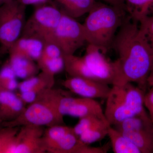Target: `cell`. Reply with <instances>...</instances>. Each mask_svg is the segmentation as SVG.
<instances>
[{
    "label": "cell",
    "mask_w": 153,
    "mask_h": 153,
    "mask_svg": "<svg viewBox=\"0 0 153 153\" xmlns=\"http://www.w3.org/2000/svg\"><path fill=\"white\" fill-rule=\"evenodd\" d=\"M138 24L127 16L115 37L111 48L118 57L115 60L117 76L113 85L134 82L146 91L153 66V48L143 35Z\"/></svg>",
    "instance_id": "6da1fadb"
},
{
    "label": "cell",
    "mask_w": 153,
    "mask_h": 153,
    "mask_svg": "<svg viewBox=\"0 0 153 153\" xmlns=\"http://www.w3.org/2000/svg\"><path fill=\"white\" fill-rule=\"evenodd\" d=\"M126 16L124 9L97 1L82 24L86 42L106 54Z\"/></svg>",
    "instance_id": "7a4b0ae2"
},
{
    "label": "cell",
    "mask_w": 153,
    "mask_h": 153,
    "mask_svg": "<svg viewBox=\"0 0 153 153\" xmlns=\"http://www.w3.org/2000/svg\"><path fill=\"white\" fill-rule=\"evenodd\" d=\"M65 95L60 89L44 90L26 107L16 119L2 123L3 126L20 127L26 125L51 126L63 124V116L59 111L60 100Z\"/></svg>",
    "instance_id": "3957f363"
},
{
    "label": "cell",
    "mask_w": 153,
    "mask_h": 153,
    "mask_svg": "<svg viewBox=\"0 0 153 153\" xmlns=\"http://www.w3.org/2000/svg\"><path fill=\"white\" fill-rule=\"evenodd\" d=\"M106 98L105 116L110 125L114 126L139 114L145 109L146 91L131 82L113 85Z\"/></svg>",
    "instance_id": "277c9868"
},
{
    "label": "cell",
    "mask_w": 153,
    "mask_h": 153,
    "mask_svg": "<svg viewBox=\"0 0 153 153\" xmlns=\"http://www.w3.org/2000/svg\"><path fill=\"white\" fill-rule=\"evenodd\" d=\"M62 15L50 4L38 6L26 21L21 37L36 39L44 44L53 43L55 30Z\"/></svg>",
    "instance_id": "5b68a950"
},
{
    "label": "cell",
    "mask_w": 153,
    "mask_h": 153,
    "mask_svg": "<svg viewBox=\"0 0 153 153\" xmlns=\"http://www.w3.org/2000/svg\"><path fill=\"white\" fill-rule=\"evenodd\" d=\"M26 6L11 0L0 6V44L2 52H8L21 37L26 20Z\"/></svg>",
    "instance_id": "8992f818"
},
{
    "label": "cell",
    "mask_w": 153,
    "mask_h": 153,
    "mask_svg": "<svg viewBox=\"0 0 153 153\" xmlns=\"http://www.w3.org/2000/svg\"><path fill=\"white\" fill-rule=\"evenodd\" d=\"M85 42L82 24L63 14L55 30L53 43L59 47L63 55H74Z\"/></svg>",
    "instance_id": "52a82bcc"
},
{
    "label": "cell",
    "mask_w": 153,
    "mask_h": 153,
    "mask_svg": "<svg viewBox=\"0 0 153 153\" xmlns=\"http://www.w3.org/2000/svg\"><path fill=\"white\" fill-rule=\"evenodd\" d=\"M104 53L95 46L88 44L83 56L91 72L97 80L113 85L117 74L115 60L109 61Z\"/></svg>",
    "instance_id": "ba28073f"
},
{
    "label": "cell",
    "mask_w": 153,
    "mask_h": 153,
    "mask_svg": "<svg viewBox=\"0 0 153 153\" xmlns=\"http://www.w3.org/2000/svg\"><path fill=\"white\" fill-rule=\"evenodd\" d=\"M59 111L63 117L69 115L80 118L94 116L107 120L100 103L94 99L76 98L65 95L60 100Z\"/></svg>",
    "instance_id": "9c48e42d"
},
{
    "label": "cell",
    "mask_w": 153,
    "mask_h": 153,
    "mask_svg": "<svg viewBox=\"0 0 153 153\" xmlns=\"http://www.w3.org/2000/svg\"><path fill=\"white\" fill-rule=\"evenodd\" d=\"M43 127L35 125L20 126L11 153L47 152L43 140Z\"/></svg>",
    "instance_id": "30bf717a"
},
{
    "label": "cell",
    "mask_w": 153,
    "mask_h": 153,
    "mask_svg": "<svg viewBox=\"0 0 153 153\" xmlns=\"http://www.w3.org/2000/svg\"><path fill=\"white\" fill-rule=\"evenodd\" d=\"M62 85L72 93L80 97L91 99H106L111 87L103 82L81 77H70Z\"/></svg>",
    "instance_id": "8fae6325"
},
{
    "label": "cell",
    "mask_w": 153,
    "mask_h": 153,
    "mask_svg": "<svg viewBox=\"0 0 153 153\" xmlns=\"http://www.w3.org/2000/svg\"><path fill=\"white\" fill-rule=\"evenodd\" d=\"M55 82V76L41 71L39 74L19 83V95L26 104H30L41 92L53 88Z\"/></svg>",
    "instance_id": "7c38bea8"
},
{
    "label": "cell",
    "mask_w": 153,
    "mask_h": 153,
    "mask_svg": "<svg viewBox=\"0 0 153 153\" xmlns=\"http://www.w3.org/2000/svg\"><path fill=\"white\" fill-rule=\"evenodd\" d=\"M36 62L41 71L52 76H55L64 69L63 53L54 43L44 44Z\"/></svg>",
    "instance_id": "4fadbf2b"
},
{
    "label": "cell",
    "mask_w": 153,
    "mask_h": 153,
    "mask_svg": "<svg viewBox=\"0 0 153 153\" xmlns=\"http://www.w3.org/2000/svg\"><path fill=\"white\" fill-rule=\"evenodd\" d=\"M26 104L13 91L0 89V123L16 119L25 110Z\"/></svg>",
    "instance_id": "5bb4252c"
},
{
    "label": "cell",
    "mask_w": 153,
    "mask_h": 153,
    "mask_svg": "<svg viewBox=\"0 0 153 153\" xmlns=\"http://www.w3.org/2000/svg\"><path fill=\"white\" fill-rule=\"evenodd\" d=\"M44 46V43L39 40L21 37L9 49V58L19 57L36 61Z\"/></svg>",
    "instance_id": "9a60e30c"
},
{
    "label": "cell",
    "mask_w": 153,
    "mask_h": 153,
    "mask_svg": "<svg viewBox=\"0 0 153 153\" xmlns=\"http://www.w3.org/2000/svg\"><path fill=\"white\" fill-rule=\"evenodd\" d=\"M96 2L95 0H48L47 3L62 14L75 19L88 13Z\"/></svg>",
    "instance_id": "2e32d148"
},
{
    "label": "cell",
    "mask_w": 153,
    "mask_h": 153,
    "mask_svg": "<svg viewBox=\"0 0 153 153\" xmlns=\"http://www.w3.org/2000/svg\"><path fill=\"white\" fill-rule=\"evenodd\" d=\"M63 59L64 69L70 77L88 78L98 81L91 72L83 56L78 57L74 54L63 55Z\"/></svg>",
    "instance_id": "e0dca14e"
},
{
    "label": "cell",
    "mask_w": 153,
    "mask_h": 153,
    "mask_svg": "<svg viewBox=\"0 0 153 153\" xmlns=\"http://www.w3.org/2000/svg\"><path fill=\"white\" fill-rule=\"evenodd\" d=\"M122 133L130 140L141 153H153V126Z\"/></svg>",
    "instance_id": "ac0fdd59"
},
{
    "label": "cell",
    "mask_w": 153,
    "mask_h": 153,
    "mask_svg": "<svg viewBox=\"0 0 153 153\" xmlns=\"http://www.w3.org/2000/svg\"><path fill=\"white\" fill-rule=\"evenodd\" d=\"M107 136L109 138L114 153H141L130 140L112 126H108Z\"/></svg>",
    "instance_id": "d6986e66"
},
{
    "label": "cell",
    "mask_w": 153,
    "mask_h": 153,
    "mask_svg": "<svg viewBox=\"0 0 153 153\" xmlns=\"http://www.w3.org/2000/svg\"><path fill=\"white\" fill-rule=\"evenodd\" d=\"M125 4L127 13L138 23L153 16V0H125Z\"/></svg>",
    "instance_id": "ffe728a7"
},
{
    "label": "cell",
    "mask_w": 153,
    "mask_h": 153,
    "mask_svg": "<svg viewBox=\"0 0 153 153\" xmlns=\"http://www.w3.org/2000/svg\"><path fill=\"white\" fill-rule=\"evenodd\" d=\"M8 63L16 76L24 79L37 75L40 70L35 61L25 58H9Z\"/></svg>",
    "instance_id": "44dd1931"
},
{
    "label": "cell",
    "mask_w": 153,
    "mask_h": 153,
    "mask_svg": "<svg viewBox=\"0 0 153 153\" xmlns=\"http://www.w3.org/2000/svg\"><path fill=\"white\" fill-rule=\"evenodd\" d=\"M153 126V123L145 109L140 113L128 118L120 123L112 126L123 133L137 130Z\"/></svg>",
    "instance_id": "7402d4cb"
},
{
    "label": "cell",
    "mask_w": 153,
    "mask_h": 153,
    "mask_svg": "<svg viewBox=\"0 0 153 153\" xmlns=\"http://www.w3.org/2000/svg\"><path fill=\"white\" fill-rule=\"evenodd\" d=\"M72 129L73 127L60 124L48 127L44 130L43 140L47 152L49 153L60 139Z\"/></svg>",
    "instance_id": "603a6c76"
},
{
    "label": "cell",
    "mask_w": 153,
    "mask_h": 153,
    "mask_svg": "<svg viewBox=\"0 0 153 153\" xmlns=\"http://www.w3.org/2000/svg\"><path fill=\"white\" fill-rule=\"evenodd\" d=\"M109 125L106 121H102L82 133L79 137V140L87 145L101 140L107 136Z\"/></svg>",
    "instance_id": "cb8c5ba5"
},
{
    "label": "cell",
    "mask_w": 153,
    "mask_h": 153,
    "mask_svg": "<svg viewBox=\"0 0 153 153\" xmlns=\"http://www.w3.org/2000/svg\"><path fill=\"white\" fill-rule=\"evenodd\" d=\"M19 128L3 126L0 128V153H11Z\"/></svg>",
    "instance_id": "d4e9b609"
},
{
    "label": "cell",
    "mask_w": 153,
    "mask_h": 153,
    "mask_svg": "<svg viewBox=\"0 0 153 153\" xmlns=\"http://www.w3.org/2000/svg\"><path fill=\"white\" fill-rule=\"evenodd\" d=\"M16 77L7 63L0 71V89L13 91L18 88L19 82Z\"/></svg>",
    "instance_id": "484cf974"
},
{
    "label": "cell",
    "mask_w": 153,
    "mask_h": 153,
    "mask_svg": "<svg viewBox=\"0 0 153 153\" xmlns=\"http://www.w3.org/2000/svg\"><path fill=\"white\" fill-rule=\"evenodd\" d=\"M102 121H107L94 116L84 117L79 118V122L75 126L73 127V129L75 134L79 137L85 131Z\"/></svg>",
    "instance_id": "4316f807"
},
{
    "label": "cell",
    "mask_w": 153,
    "mask_h": 153,
    "mask_svg": "<svg viewBox=\"0 0 153 153\" xmlns=\"http://www.w3.org/2000/svg\"><path fill=\"white\" fill-rule=\"evenodd\" d=\"M140 30L153 48V16L146 17L139 23Z\"/></svg>",
    "instance_id": "83f0119b"
},
{
    "label": "cell",
    "mask_w": 153,
    "mask_h": 153,
    "mask_svg": "<svg viewBox=\"0 0 153 153\" xmlns=\"http://www.w3.org/2000/svg\"><path fill=\"white\" fill-rule=\"evenodd\" d=\"M144 104L153 123V87H151V89L145 93Z\"/></svg>",
    "instance_id": "f1b7e54d"
},
{
    "label": "cell",
    "mask_w": 153,
    "mask_h": 153,
    "mask_svg": "<svg viewBox=\"0 0 153 153\" xmlns=\"http://www.w3.org/2000/svg\"><path fill=\"white\" fill-rule=\"evenodd\" d=\"M21 4L27 5L39 6L48 3V0H17Z\"/></svg>",
    "instance_id": "f546056e"
},
{
    "label": "cell",
    "mask_w": 153,
    "mask_h": 153,
    "mask_svg": "<svg viewBox=\"0 0 153 153\" xmlns=\"http://www.w3.org/2000/svg\"><path fill=\"white\" fill-rule=\"evenodd\" d=\"M97 1V0H95ZM103 1L108 4L125 10V0H100Z\"/></svg>",
    "instance_id": "4dcf8cb0"
},
{
    "label": "cell",
    "mask_w": 153,
    "mask_h": 153,
    "mask_svg": "<svg viewBox=\"0 0 153 153\" xmlns=\"http://www.w3.org/2000/svg\"><path fill=\"white\" fill-rule=\"evenodd\" d=\"M148 85L150 87H153V78H148Z\"/></svg>",
    "instance_id": "1f68e13d"
},
{
    "label": "cell",
    "mask_w": 153,
    "mask_h": 153,
    "mask_svg": "<svg viewBox=\"0 0 153 153\" xmlns=\"http://www.w3.org/2000/svg\"><path fill=\"white\" fill-rule=\"evenodd\" d=\"M148 78H153V66L151 69L150 73L149 75Z\"/></svg>",
    "instance_id": "d6a6232c"
},
{
    "label": "cell",
    "mask_w": 153,
    "mask_h": 153,
    "mask_svg": "<svg viewBox=\"0 0 153 153\" xmlns=\"http://www.w3.org/2000/svg\"><path fill=\"white\" fill-rule=\"evenodd\" d=\"M10 1L11 0H0V6Z\"/></svg>",
    "instance_id": "836d02e7"
},
{
    "label": "cell",
    "mask_w": 153,
    "mask_h": 153,
    "mask_svg": "<svg viewBox=\"0 0 153 153\" xmlns=\"http://www.w3.org/2000/svg\"><path fill=\"white\" fill-rule=\"evenodd\" d=\"M2 127H3V126H2V123H0V128H1Z\"/></svg>",
    "instance_id": "e575fe53"
}]
</instances>
